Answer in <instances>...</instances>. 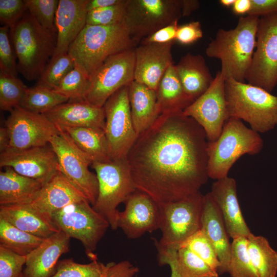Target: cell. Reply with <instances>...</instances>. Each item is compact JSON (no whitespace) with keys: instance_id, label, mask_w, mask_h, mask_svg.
<instances>
[{"instance_id":"cell-13","label":"cell","mask_w":277,"mask_h":277,"mask_svg":"<svg viewBox=\"0 0 277 277\" xmlns=\"http://www.w3.org/2000/svg\"><path fill=\"white\" fill-rule=\"evenodd\" d=\"M248 83L271 92L277 86V12L260 17Z\"/></svg>"},{"instance_id":"cell-42","label":"cell","mask_w":277,"mask_h":277,"mask_svg":"<svg viewBox=\"0 0 277 277\" xmlns=\"http://www.w3.org/2000/svg\"><path fill=\"white\" fill-rule=\"evenodd\" d=\"M180 247L188 249L206 262L212 269L219 272L221 263L215 250L201 229L189 237Z\"/></svg>"},{"instance_id":"cell-38","label":"cell","mask_w":277,"mask_h":277,"mask_svg":"<svg viewBox=\"0 0 277 277\" xmlns=\"http://www.w3.org/2000/svg\"><path fill=\"white\" fill-rule=\"evenodd\" d=\"M89 81L86 71L76 63L54 90L67 97L69 101H84Z\"/></svg>"},{"instance_id":"cell-5","label":"cell","mask_w":277,"mask_h":277,"mask_svg":"<svg viewBox=\"0 0 277 277\" xmlns=\"http://www.w3.org/2000/svg\"><path fill=\"white\" fill-rule=\"evenodd\" d=\"M17 70L28 81L38 80L53 55L56 36L47 32L27 11L10 28Z\"/></svg>"},{"instance_id":"cell-22","label":"cell","mask_w":277,"mask_h":277,"mask_svg":"<svg viewBox=\"0 0 277 277\" xmlns=\"http://www.w3.org/2000/svg\"><path fill=\"white\" fill-rule=\"evenodd\" d=\"M70 238L60 230L45 239L26 256V277H52L60 258L69 251Z\"/></svg>"},{"instance_id":"cell-54","label":"cell","mask_w":277,"mask_h":277,"mask_svg":"<svg viewBox=\"0 0 277 277\" xmlns=\"http://www.w3.org/2000/svg\"><path fill=\"white\" fill-rule=\"evenodd\" d=\"M235 0H220V3L224 7H232Z\"/></svg>"},{"instance_id":"cell-26","label":"cell","mask_w":277,"mask_h":277,"mask_svg":"<svg viewBox=\"0 0 277 277\" xmlns=\"http://www.w3.org/2000/svg\"><path fill=\"white\" fill-rule=\"evenodd\" d=\"M138 271V267L126 260L105 264L95 259L80 264L71 258L60 261L52 277H134Z\"/></svg>"},{"instance_id":"cell-1","label":"cell","mask_w":277,"mask_h":277,"mask_svg":"<svg viewBox=\"0 0 277 277\" xmlns=\"http://www.w3.org/2000/svg\"><path fill=\"white\" fill-rule=\"evenodd\" d=\"M207 146L203 128L183 111L161 113L126 156L136 189L159 205L200 191L209 178Z\"/></svg>"},{"instance_id":"cell-37","label":"cell","mask_w":277,"mask_h":277,"mask_svg":"<svg viewBox=\"0 0 277 277\" xmlns=\"http://www.w3.org/2000/svg\"><path fill=\"white\" fill-rule=\"evenodd\" d=\"M247 238L239 237L231 243L228 271L231 277H258L250 259Z\"/></svg>"},{"instance_id":"cell-32","label":"cell","mask_w":277,"mask_h":277,"mask_svg":"<svg viewBox=\"0 0 277 277\" xmlns=\"http://www.w3.org/2000/svg\"><path fill=\"white\" fill-rule=\"evenodd\" d=\"M159 263L174 267L181 277H219L217 272L188 249L157 253Z\"/></svg>"},{"instance_id":"cell-18","label":"cell","mask_w":277,"mask_h":277,"mask_svg":"<svg viewBox=\"0 0 277 277\" xmlns=\"http://www.w3.org/2000/svg\"><path fill=\"white\" fill-rule=\"evenodd\" d=\"M125 204L124 210L117 213L116 224L128 239H138L159 229L160 207L148 194L136 190Z\"/></svg>"},{"instance_id":"cell-19","label":"cell","mask_w":277,"mask_h":277,"mask_svg":"<svg viewBox=\"0 0 277 277\" xmlns=\"http://www.w3.org/2000/svg\"><path fill=\"white\" fill-rule=\"evenodd\" d=\"M173 43H141L134 49V80L156 91L162 78L173 64Z\"/></svg>"},{"instance_id":"cell-7","label":"cell","mask_w":277,"mask_h":277,"mask_svg":"<svg viewBox=\"0 0 277 277\" xmlns=\"http://www.w3.org/2000/svg\"><path fill=\"white\" fill-rule=\"evenodd\" d=\"M203 196L199 191L180 201L159 205L162 236L155 242L157 252L177 250L201 229Z\"/></svg>"},{"instance_id":"cell-40","label":"cell","mask_w":277,"mask_h":277,"mask_svg":"<svg viewBox=\"0 0 277 277\" xmlns=\"http://www.w3.org/2000/svg\"><path fill=\"white\" fill-rule=\"evenodd\" d=\"M75 64V60L68 53L53 56L38 79L37 85L54 89Z\"/></svg>"},{"instance_id":"cell-35","label":"cell","mask_w":277,"mask_h":277,"mask_svg":"<svg viewBox=\"0 0 277 277\" xmlns=\"http://www.w3.org/2000/svg\"><path fill=\"white\" fill-rule=\"evenodd\" d=\"M68 101L67 97L54 89L36 85L28 87L19 106L32 112L45 114Z\"/></svg>"},{"instance_id":"cell-2","label":"cell","mask_w":277,"mask_h":277,"mask_svg":"<svg viewBox=\"0 0 277 277\" xmlns=\"http://www.w3.org/2000/svg\"><path fill=\"white\" fill-rule=\"evenodd\" d=\"M259 18L252 15L240 17L233 29H219L207 46V56L220 61V71L225 80L245 82L256 47Z\"/></svg>"},{"instance_id":"cell-43","label":"cell","mask_w":277,"mask_h":277,"mask_svg":"<svg viewBox=\"0 0 277 277\" xmlns=\"http://www.w3.org/2000/svg\"><path fill=\"white\" fill-rule=\"evenodd\" d=\"M126 0L119 4L88 11L86 17V25L93 26H109L123 22Z\"/></svg>"},{"instance_id":"cell-17","label":"cell","mask_w":277,"mask_h":277,"mask_svg":"<svg viewBox=\"0 0 277 277\" xmlns=\"http://www.w3.org/2000/svg\"><path fill=\"white\" fill-rule=\"evenodd\" d=\"M0 166L11 167L18 174L37 180L44 185L60 170L56 155L49 144L1 153Z\"/></svg>"},{"instance_id":"cell-28","label":"cell","mask_w":277,"mask_h":277,"mask_svg":"<svg viewBox=\"0 0 277 277\" xmlns=\"http://www.w3.org/2000/svg\"><path fill=\"white\" fill-rule=\"evenodd\" d=\"M174 65L185 92L193 102L209 88L213 81L214 77L201 54L188 53Z\"/></svg>"},{"instance_id":"cell-15","label":"cell","mask_w":277,"mask_h":277,"mask_svg":"<svg viewBox=\"0 0 277 277\" xmlns=\"http://www.w3.org/2000/svg\"><path fill=\"white\" fill-rule=\"evenodd\" d=\"M5 126L10 137L7 151H19L48 145L59 133L56 126L45 114L32 112L20 106L10 112Z\"/></svg>"},{"instance_id":"cell-10","label":"cell","mask_w":277,"mask_h":277,"mask_svg":"<svg viewBox=\"0 0 277 277\" xmlns=\"http://www.w3.org/2000/svg\"><path fill=\"white\" fill-rule=\"evenodd\" d=\"M181 17V0H126L122 22L137 44Z\"/></svg>"},{"instance_id":"cell-12","label":"cell","mask_w":277,"mask_h":277,"mask_svg":"<svg viewBox=\"0 0 277 277\" xmlns=\"http://www.w3.org/2000/svg\"><path fill=\"white\" fill-rule=\"evenodd\" d=\"M134 49L108 57L94 72L84 101L103 107L115 92L134 80Z\"/></svg>"},{"instance_id":"cell-16","label":"cell","mask_w":277,"mask_h":277,"mask_svg":"<svg viewBox=\"0 0 277 277\" xmlns=\"http://www.w3.org/2000/svg\"><path fill=\"white\" fill-rule=\"evenodd\" d=\"M225 83V79L217 71L209 88L183 111L203 128L208 142L217 139L229 118Z\"/></svg>"},{"instance_id":"cell-4","label":"cell","mask_w":277,"mask_h":277,"mask_svg":"<svg viewBox=\"0 0 277 277\" xmlns=\"http://www.w3.org/2000/svg\"><path fill=\"white\" fill-rule=\"evenodd\" d=\"M225 95L229 118L246 122L259 133L277 126V96L259 86L233 79L225 80Z\"/></svg>"},{"instance_id":"cell-27","label":"cell","mask_w":277,"mask_h":277,"mask_svg":"<svg viewBox=\"0 0 277 277\" xmlns=\"http://www.w3.org/2000/svg\"><path fill=\"white\" fill-rule=\"evenodd\" d=\"M0 219L24 231L44 239L60 230L52 219L25 204L0 205Z\"/></svg>"},{"instance_id":"cell-6","label":"cell","mask_w":277,"mask_h":277,"mask_svg":"<svg viewBox=\"0 0 277 277\" xmlns=\"http://www.w3.org/2000/svg\"><path fill=\"white\" fill-rule=\"evenodd\" d=\"M263 147L259 133L246 127L243 121L229 117L217 139L208 142V174L218 180L228 176L235 162L245 154L255 155Z\"/></svg>"},{"instance_id":"cell-33","label":"cell","mask_w":277,"mask_h":277,"mask_svg":"<svg viewBox=\"0 0 277 277\" xmlns=\"http://www.w3.org/2000/svg\"><path fill=\"white\" fill-rule=\"evenodd\" d=\"M174 65L173 64L169 67L156 91L161 114L183 111L193 102L185 92Z\"/></svg>"},{"instance_id":"cell-8","label":"cell","mask_w":277,"mask_h":277,"mask_svg":"<svg viewBox=\"0 0 277 277\" xmlns=\"http://www.w3.org/2000/svg\"><path fill=\"white\" fill-rule=\"evenodd\" d=\"M98 183V195L93 208L109 222L113 230L117 229L118 206L124 203L137 189L134 185L126 159L108 162H93Z\"/></svg>"},{"instance_id":"cell-47","label":"cell","mask_w":277,"mask_h":277,"mask_svg":"<svg viewBox=\"0 0 277 277\" xmlns=\"http://www.w3.org/2000/svg\"><path fill=\"white\" fill-rule=\"evenodd\" d=\"M203 36L202 26L199 21H192L178 26L175 41L182 45L192 44Z\"/></svg>"},{"instance_id":"cell-23","label":"cell","mask_w":277,"mask_h":277,"mask_svg":"<svg viewBox=\"0 0 277 277\" xmlns=\"http://www.w3.org/2000/svg\"><path fill=\"white\" fill-rule=\"evenodd\" d=\"M84 199H86L60 170L43 185L34 199L25 204L52 219V215L56 212Z\"/></svg>"},{"instance_id":"cell-45","label":"cell","mask_w":277,"mask_h":277,"mask_svg":"<svg viewBox=\"0 0 277 277\" xmlns=\"http://www.w3.org/2000/svg\"><path fill=\"white\" fill-rule=\"evenodd\" d=\"M26 262V256L0 246V277H19Z\"/></svg>"},{"instance_id":"cell-50","label":"cell","mask_w":277,"mask_h":277,"mask_svg":"<svg viewBox=\"0 0 277 277\" xmlns=\"http://www.w3.org/2000/svg\"><path fill=\"white\" fill-rule=\"evenodd\" d=\"M232 10L236 15H248L251 8V0H235Z\"/></svg>"},{"instance_id":"cell-31","label":"cell","mask_w":277,"mask_h":277,"mask_svg":"<svg viewBox=\"0 0 277 277\" xmlns=\"http://www.w3.org/2000/svg\"><path fill=\"white\" fill-rule=\"evenodd\" d=\"M57 127L68 134L92 163H106L112 160L104 130L90 127Z\"/></svg>"},{"instance_id":"cell-21","label":"cell","mask_w":277,"mask_h":277,"mask_svg":"<svg viewBox=\"0 0 277 277\" xmlns=\"http://www.w3.org/2000/svg\"><path fill=\"white\" fill-rule=\"evenodd\" d=\"M89 0H60L55 16L56 46L53 55L68 53L86 25Z\"/></svg>"},{"instance_id":"cell-48","label":"cell","mask_w":277,"mask_h":277,"mask_svg":"<svg viewBox=\"0 0 277 277\" xmlns=\"http://www.w3.org/2000/svg\"><path fill=\"white\" fill-rule=\"evenodd\" d=\"M178 22L175 21L154 32L143 39L141 43L166 44L173 43L175 41Z\"/></svg>"},{"instance_id":"cell-14","label":"cell","mask_w":277,"mask_h":277,"mask_svg":"<svg viewBox=\"0 0 277 277\" xmlns=\"http://www.w3.org/2000/svg\"><path fill=\"white\" fill-rule=\"evenodd\" d=\"M129 86H125L112 95L103 106L105 126L112 160L126 159L136 141L128 98Z\"/></svg>"},{"instance_id":"cell-24","label":"cell","mask_w":277,"mask_h":277,"mask_svg":"<svg viewBox=\"0 0 277 277\" xmlns=\"http://www.w3.org/2000/svg\"><path fill=\"white\" fill-rule=\"evenodd\" d=\"M201 229L214 247L221 263L219 274L227 273L231 243L220 211L210 192L203 196Z\"/></svg>"},{"instance_id":"cell-11","label":"cell","mask_w":277,"mask_h":277,"mask_svg":"<svg viewBox=\"0 0 277 277\" xmlns=\"http://www.w3.org/2000/svg\"><path fill=\"white\" fill-rule=\"evenodd\" d=\"M57 128L58 134L54 136L49 144L56 155L60 170L69 182L93 206L98 195V183L96 175L89 170V166L92 162L65 132Z\"/></svg>"},{"instance_id":"cell-36","label":"cell","mask_w":277,"mask_h":277,"mask_svg":"<svg viewBox=\"0 0 277 277\" xmlns=\"http://www.w3.org/2000/svg\"><path fill=\"white\" fill-rule=\"evenodd\" d=\"M45 239L24 231L0 219V246L27 256Z\"/></svg>"},{"instance_id":"cell-39","label":"cell","mask_w":277,"mask_h":277,"mask_svg":"<svg viewBox=\"0 0 277 277\" xmlns=\"http://www.w3.org/2000/svg\"><path fill=\"white\" fill-rule=\"evenodd\" d=\"M28 87L17 76L0 71V108L11 112L19 106Z\"/></svg>"},{"instance_id":"cell-51","label":"cell","mask_w":277,"mask_h":277,"mask_svg":"<svg viewBox=\"0 0 277 277\" xmlns=\"http://www.w3.org/2000/svg\"><path fill=\"white\" fill-rule=\"evenodd\" d=\"M124 0H89L87 4V11L98 8L110 7L119 4Z\"/></svg>"},{"instance_id":"cell-9","label":"cell","mask_w":277,"mask_h":277,"mask_svg":"<svg viewBox=\"0 0 277 277\" xmlns=\"http://www.w3.org/2000/svg\"><path fill=\"white\" fill-rule=\"evenodd\" d=\"M52 220L70 238L82 243L91 261L97 259L94 251L110 226L87 200L71 204L56 212L52 215Z\"/></svg>"},{"instance_id":"cell-25","label":"cell","mask_w":277,"mask_h":277,"mask_svg":"<svg viewBox=\"0 0 277 277\" xmlns=\"http://www.w3.org/2000/svg\"><path fill=\"white\" fill-rule=\"evenodd\" d=\"M44 114L55 125L61 127L105 129L103 107L95 106L85 101H68Z\"/></svg>"},{"instance_id":"cell-29","label":"cell","mask_w":277,"mask_h":277,"mask_svg":"<svg viewBox=\"0 0 277 277\" xmlns=\"http://www.w3.org/2000/svg\"><path fill=\"white\" fill-rule=\"evenodd\" d=\"M128 98L133 126L137 136L149 128L161 114L156 91L133 81Z\"/></svg>"},{"instance_id":"cell-3","label":"cell","mask_w":277,"mask_h":277,"mask_svg":"<svg viewBox=\"0 0 277 277\" xmlns=\"http://www.w3.org/2000/svg\"><path fill=\"white\" fill-rule=\"evenodd\" d=\"M136 45L123 22L109 26L86 25L68 53L90 77L108 57Z\"/></svg>"},{"instance_id":"cell-55","label":"cell","mask_w":277,"mask_h":277,"mask_svg":"<svg viewBox=\"0 0 277 277\" xmlns=\"http://www.w3.org/2000/svg\"><path fill=\"white\" fill-rule=\"evenodd\" d=\"M171 269V275L170 277H181L180 275L176 271V270L172 267H170Z\"/></svg>"},{"instance_id":"cell-52","label":"cell","mask_w":277,"mask_h":277,"mask_svg":"<svg viewBox=\"0 0 277 277\" xmlns=\"http://www.w3.org/2000/svg\"><path fill=\"white\" fill-rule=\"evenodd\" d=\"M200 7V3L196 0H181L182 16H188Z\"/></svg>"},{"instance_id":"cell-30","label":"cell","mask_w":277,"mask_h":277,"mask_svg":"<svg viewBox=\"0 0 277 277\" xmlns=\"http://www.w3.org/2000/svg\"><path fill=\"white\" fill-rule=\"evenodd\" d=\"M44 184L21 175L11 167L0 172V205L24 204L36 196Z\"/></svg>"},{"instance_id":"cell-49","label":"cell","mask_w":277,"mask_h":277,"mask_svg":"<svg viewBox=\"0 0 277 277\" xmlns=\"http://www.w3.org/2000/svg\"><path fill=\"white\" fill-rule=\"evenodd\" d=\"M251 8L248 15L261 17L277 12V0H251Z\"/></svg>"},{"instance_id":"cell-46","label":"cell","mask_w":277,"mask_h":277,"mask_svg":"<svg viewBox=\"0 0 277 277\" xmlns=\"http://www.w3.org/2000/svg\"><path fill=\"white\" fill-rule=\"evenodd\" d=\"M27 11L26 0H0V22L10 28Z\"/></svg>"},{"instance_id":"cell-53","label":"cell","mask_w":277,"mask_h":277,"mask_svg":"<svg viewBox=\"0 0 277 277\" xmlns=\"http://www.w3.org/2000/svg\"><path fill=\"white\" fill-rule=\"evenodd\" d=\"M10 144V137L7 128L4 126L0 128V152L7 151Z\"/></svg>"},{"instance_id":"cell-56","label":"cell","mask_w":277,"mask_h":277,"mask_svg":"<svg viewBox=\"0 0 277 277\" xmlns=\"http://www.w3.org/2000/svg\"><path fill=\"white\" fill-rule=\"evenodd\" d=\"M19 277H26L24 275V274L23 273V272L22 273V274L20 275Z\"/></svg>"},{"instance_id":"cell-34","label":"cell","mask_w":277,"mask_h":277,"mask_svg":"<svg viewBox=\"0 0 277 277\" xmlns=\"http://www.w3.org/2000/svg\"><path fill=\"white\" fill-rule=\"evenodd\" d=\"M247 238L250 259L258 277H276L277 252L262 236L251 233Z\"/></svg>"},{"instance_id":"cell-20","label":"cell","mask_w":277,"mask_h":277,"mask_svg":"<svg viewBox=\"0 0 277 277\" xmlns=\"http://www.w3.org/2000/svg\"><path fill=\"white\" fill-rule=\"evenodd\" d=\"M210 192L219 207L229 236L232 240L248 237L252 233L240 207L235 180L228 176L216 180Z\"/></svg>"},{"instance_id":"cell-41","label":"cell","mask_w":277,"mask_h":277,"mask_svg":"<svg viewBox=\"0 0 277 277\" xmlns=\"http://www.w3.org/2000/svg\"><path fill=\"white\" fill-rule=\"evenodd\" d=\"M27 10L47 32L56 36L55 16L58 0H26Z\"/></svg>"},{"instance_id":"cell-44","label":"cell","mask_w":277,"mask_h":277,"mask_svg":"<svg viewBox=\"0 0 277 277\" xmlns=\"http://www.w3.org/2000/svg\"><path fill=\"white\" fill-rule=\"evenodd\" d=\"M10 36V28H0V71L17 76V64Z\"/></svg>"}]
</instances>
